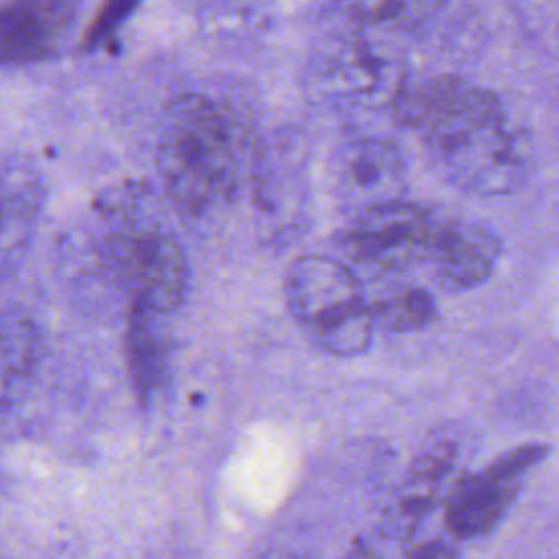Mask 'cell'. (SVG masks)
<instances>
[{
	"label": "cell",
	"instance_id": "obj_12",
	"mask_svg": "<svg viewBox=\"0 0 559 559\" xmlns=\"http://www.w3.org/2000/svg\"><path fill=\"white\" fill-rule=\"evenodd\" d=\"M445 0H332V9L352 28L411 33L435 17Z\"/></svg>",
	"mask_w": 559,
	"mask_h": 559
},
{
	"label": "cell",
	"instance_id": "obj_8",
	"mask_svg": "<svg viewBox=\"0 0 559 559\" xmlns=\"http://www.w3.org/2000/svg\"><path fill=\"white\" fill-rule=\"evenodd\" d=\"M330 175L352 214L397 201L404 192L402 153L386 138L358 135L341 142L330 157Z\"/></svg>",
	"mask_w": 559,
	"mask_h": 559
},
{
	"label": "cell",
	"instance_id": "obj_4",
	"mask_svg": "<svg viewBox=\"0 0 559 559\" xmlns=\"http://www.w3.org/2000/svg\"><path fill=\"white\" fill-rule=\"evenodd\" d=\"M406 81L402 57L358 28L321 41L306 70L310 96L336 109L391 107Z\"/></svg>",
	"mask_w": 559,
	"mask_h": 559
},
{
	"label": "cell",
	"instance_id": "obj_16",
	"mask_svg": "<svg viewBox=\"0 0 559 559\" xmlns=\"http://www.w3.org/2000/svg\"><path fill=\"white\" fill-rule=\"evenodd\" d=\"M408 559H456V555L450 544H445L441 539H430V542L415 546L408 552Z\"/></svg>",
	"mask_w": 559,
	"mask_h": 559
},
{
	"label": "cell",
	"instance_id": "obj_2",
	"mask_svg": "<svg viewBox=\"0 0 559 559\" xmlns=\"http://www.w3.org/2000/svg\"><path fill=\"white\" fill-rule=\"evenodd\" d=\"M242 157V129L223 107L203 96H186L173 107L164 133V173L183 207L199 212L229 199Z\"/></svg>",
	"mask_w": 559,
	"mask_h": 559
},
{
	"label": "cell",
	"instance_id": "obj_11",
	"mask_svg": "<svg viewBox=\"0 0 559 559\" xmlns=\"http://www.w3.org/2000/svg\"><path fill=\"white\" fill-rule=\"evenodd\" d=\"M72 0H11L0 9V63L46 55L70 15Z\"/></svg>",
	"mask_w": 559,
	"mask_h": 559
},
{
	"label": "cell",
	"instance_id": "obj_14",
	"mask_svg": "<svg viewBox=\"0 0 559 559\" xmlns=\"http://www.w3.org/2000/svg\"><path fill=\"white\" fill-rule=\"evenodd\" d=\"M155 312L133 306L129 314L124 354L129 376L140 395H148L159 389L166 373V345L159 330L153 325Z\"/></svg>",
	"mask_w": 559,
	"mask_h": 559
},
{
	"label": "cell",
	"instance_id": "obj_3",
	"mask_svg": "<svg viewBox=\"0 0 559 559\" xmlns=\"http://www.w3.org/2000/svg\"><path fill=\"white\" fill-rule=\"evenodd\" d=\"M288 312L334 356L367 352L373 317L354 271L328 255L297 258L284 280Z\"/></svg>",
	"mask_w": 559,
	"mask_h": 559
},
{
	"label": "cell",
	"instance_id": "obj_1",
	"mask_svg": "<svg viewBox=\"0 0 559 559\" xmlns=\"http://www.w3.org/2000/svg\"><path fill=\"white\" fill-rule=\"evenodd\" d=\"M391 111L428 144L456 188L498 197L524 183L528 142L491 90L450 74L406 81Z\"/></svg>",
	"mask_w": 559,
	"mask_h": 559
},
{
	"label": "cell",
	"instance_id": "obj_5",
	"mask_svg": "<svg viewBox=\"0 0 559 559\" xmlns=\"http://www.w3.org/2000/svg\"><path fill=\"white\" fill-rule=\"evenodd\" d=\"M109 260L133 295V306L155 314L175 310L188 288L179 242L155 225H129L109 240Z\"/></svg>",
	"mask_w": 559,
	"mask_h": 559
},
{
	"label": "cell",
	"instance_id": "obj_13",
	"mask_svg": "<svg viewBox=\"0 0 559 559\" xmlns=\"http://www.w3.org/2000/svg\"><path fill=\"white\" fill-rule=\"evenodd\" d=\"M41 356L35 321L17 308L0 314V402H7L33 376Z\"/></svg>",
	"mask_w": 559,
	"mask_h": 559
},
{
	"label": "cell",
	"instance_id": "obj_17",
	"mask_svg": "<svg viewBox=\"0 0 559 559\" xmlns=\"http://www.w3.org/2000/svg\"><path fill=\"white\" fill-rule=\"evenodd\" d=\"M345 559H382V557H378L373 550H369V548H365V546H356V548H352V550L345 555Z\"/></svg>",
	"mask_w": 559,
	"mask_h": 559
},
{
	"label": "cell",
	"instance_id": "obj_7",
	"mask_svg": "<svg viewBox=\"0 0 559 559\" xmlns=\"http://www.w3.org/2000/svg\"><path fill=\"white\" fill-rule=\"evenodd\" d=\"M546 445L526 443L500 454L483 472L461 478L445 500V526L454 537H478L507 513L522 478L546 456Z\"/></svg>",
	"mask_w": 559,
	"mask_h": 559
},
{
	"label": "cell",
	"instance_id": "obj_6",
	"mask_svg": "<svg viewBox=\"0 0 559 559\" xmlns=\"http://www.w3.org/2000/svg\"><path fill=\"white\" fill-rule=\"evenodd\" d=\"M437 225L430 210L397 199L356 212L338 247L362 266L397 271L428 260Z\"/></svg>",
	"mask_w": 559,
	"mask_h": 559
},
{
	"label": "cell",
	"instance_id": "obj_9",
	"mask_svg": "<svg viewBox=\"0 0 559 559\" xmlns=\"http://www.w3.org/2000/svg\"><path fill=\"white\" fill-rule=\"evenodd\" d=\"M500 249V238L480 223L439 221L428 262H432L443 286L465 290L483 284L493 273Z\"/></svg>",
	"mask_w": 559,
	"mask_h": 559
},
{
	"label": "cell",
	"instance_id": "obj_15",
	"mask_svg": "<svg viewBox=\"0 0 559 559\" xmlns=\"http://www.w3.org/2000/svg\"><path fill=\"white\" fill-rule=\"evenodd\" d=\"M373 323L389 332H415L437 319L435 297L424 288H397L369 304Z\"/></svg>",
	"mask_w": 559,
	"mask_h": 559
},
{
	"label": "cell",
	"instance_id": "obj_10",
	"mask_svg": "<svg viewBox=\"0 0 559 559\" xmlns=\"http://www.w3.org/2000/svg\"><path fill=\"white\" fill-rule=\"evenodd\" d=\"M456 459V448L441 441L421 452L404 474L402 483L393 489L380 515V531L389 539H406L421 524L424 515L432 509L439 487Z\"/></svg>",
	"mask_w": 559,
	"mask_h": 559
}]
</instances>
